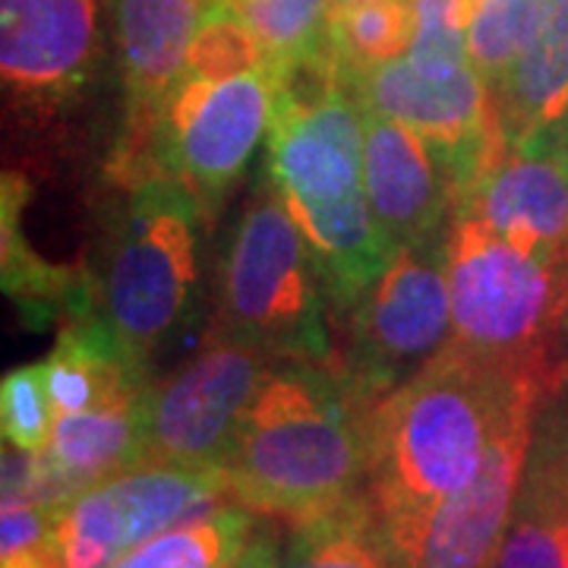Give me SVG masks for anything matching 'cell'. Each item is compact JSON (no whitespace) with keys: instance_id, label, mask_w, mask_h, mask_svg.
Wrapping results in <instances>:
<instances>
[{"instance_id":"6da1fadb","label":"cell","mask_w":568,"mask_h":568,"mask_svg":"<svg viewBox=\"0 0 568 568\" xmlns=\"http://www.w3.org/2000/svg\"><path fill=\"white\" fill-rule=\"evenodd\" d=\"M547 354L489 357L448 345L366 414L364 503L395 566L407 568L436 508L487 455L511 395Z\"/></svg>"},{"instance_id":"7a4b0ae2","label":"cell","mask_w":568,"mask_h":568,"mask_svg":"<svg viewBox=\"0 0 568 568\" xmlns=\"http://www.w3.org/2000/svg\"><path fill=\"white\" fill-rule=\"evenodd\" d=\"M366 414L332 366L275 364L234 436L224 493L294 525L345 506L366 484Z\"/></svg>"},{"instance_id":"3957f363","label":"cell","mask_w":568,"mask_h":568,"mask_svg":"<svg viewBox=\"0 0 568 568\" xmlns=\"http://www.w3.org/2000/svg\"><path fill=\"white\" fill-rule=\"evenodd\" d=\"M205 219V205L190 190L155 171L126 190L111 219L89 301L145 373L203 316Z\"/></svg>"},{"instance_id":"277c9868","label":"cell","mask_w":568,"mask_h":568,"mask_svg":"<svg viewBox=\"0 0 568 568\" xmlns=\"http://www.w3.org/2000/svg\"><path fill=\"white\" fill-rule=\"evenodd\" d=\"M328 323L332 306L313 250L265 174L219 250L212 335L256 347L278 364L335 369Z\"/></svg>"},{"instance_id":"5b68a950","label":"cell","mask_w":568,"mask_h":568,"mask_svg":"<svg viewBox=\"0 0 568 568\" xmlns=\"http://www.w3.org/2000/svg\"><path fill=\"white\" fill-rule=\"evenodd\" d=\"M452 345L489 357L547 354L568 310V250L503 234L467 203L448 227Z\"/></svg>"},{"instance_id":"8992f818","label":"cell","mask_w":568,"mask_h":568,"mask_svg":"<svg viewBox=\"0 0 568 568\" xmlns=\"http://www.w3.org/2000/svg\"><path fill=\"white\" fill-rule=\"evenodd\" d=\"M338 325L335 373L369 410L452 345L448 237L398 246Z\"/></svg>"},{"instance_id":"52a82bcc","label":"cell","mask_w":568,"mask_h":568,"mask_svg":"<svg viewBox=\"0 0 568 568\" xmlns=\"http://www.w3.org/2000/svg\"><path fill=\"white\" fill-rule=\"evenodd\" d=\"M275 99L272 70L222 82L183 77L142 121L155 174L181 183L212 212L272 133Z\"/></svg>"},{"instance_id":"ba28073f","label":"cell","mask_w":568,"mask_h":568,"mask_svg":"<svg viewBox=\"0 0 568 568\" xmlns=\"http://www.w3.org/2000/svg\"><path fill=\"white\" fill-rule=\"evenodd\" d=\"M275 364L256 347L212 335L142 395L145 465L222 470L246 407Z\"/></svg>"},{"instance_id":"9c48e42d","label":"cell","mask_w":568,"mask_h":568,"mask_svg":"<svg viewBox=\"0 0 568 568\" xmlns=\"http://www.w3.org/2000/svg\"><path fill=\"white\" fill-rule=\"evenodd\" d=\"M566 376L552 364L530 369L499 417L477 474L436 508L407 568H496L508 518L525 480L537 414Z\"/></svg>"},{"instance_id":"30bf717a","label":"cell","mask_w":568,"mask_h":568,"mask_svg":"<svg viewBox=\"0 0 568 568\" xmlns=\"http://www.w3.org/2000/svg\"><path fill=\"white\" fill-rule=\"evenodd\" d=\"M219 493H224L222 470L142 465L114 474L54 511L63 566L111 568Z\"/></svg>"},{"instance_id":"8fae6325","label":"cell","mask_w":568,"mask_h":568,"mask_svg":"<svg viewBox=\"0 0 568 568\" xmlns=\"http://www.w3.org/2000/svg\"><path fill=\"white\" fill-rule=\"evenodd\" d=\"M347 85L364 111L417 130L448 164L462 200L499 155H493L489 89L470 63L452 77H426L407 58H398Z\"/></svg>"},{"instance_id":"7c38bea8","label":"cell","mask_w":568,"mask_h":568,"mask_svg":"<svg viewBox=\"0 0 568 568\" xmlns=\"http://www.w3.org/2000/svg\"><path fill=\"white\" fill-rule=\"evenodd\" d=\"M366 114L364 186L376 222L395 246H420L448 237L462 190L448 164L407 123Z\"/></svg>"},{"instance_id":"4fadbf2b","label":"cell","mask_w":568,"mask_h":568,"mask_svg":"<svg viewBox=\"0 0 568 568\" xmlns=\"http://www.w3.org/2000/svg\"><path fill=\"white\" fill-rule=\"evenodd\" d=\"M95 44V0H0V70L17 104H61L85 80Z\"/></svg>"},{"instance_id":"5bb4252c","label":"cell","mask_w":568,"mask_h":568,"mask_svg":"<svg viewBox=\"0 0 568 568\" xmlns=\"http://www.w3.org/2000/svg\"><path fill=\"white\" fill-rule=\"evenodd\" d=\"M462 203L503 234L568 250V140L544 136L503 149Z\"/></svg>"},{"instance_id":"9a60e30c","label":"cell","mask_w":568,"mask_h":568,"mask_svg":"<svg viewBox=\"0 0 568 568\" xmlns=\"http://www.w3.org/2000/svg\"><path fill=\"white\" fill-rule=\"evenodd\" d=\"M496 568H568V383L537 414Z\"/></svg>"},{"instance_id":"2e32d148","label":"cell","mask_w":568,"mask_h":568,"mask_svg":"<svg viewBox=\"0 0 568 568\" xmlns=\"http://www.w3.org/2000/svg\"><path fill=\"white\" fill-rule=\"evenodd\" d=\"M142 465V395L130 405L58 414L51 443L39 452V484L32 503L58 511L89 487Z\"/></svg>"},{"instance_id":"e0dca14e","label":"cell","mask_w":568,"mask_h":568,"mask_svg":"<svg viewBox=\"0 0 568 568\" xmlns=\"http://www.w3.org/2000/svg\"><path fill=\"white\" fill-rule=\"evenodd\" d=\"M506 149L568 133V0H537L528 41L496 92Z\"/></svg>"},{"instance_id":"ac0fdd59","label":"cell","mask_w":568,"mask_h":568,"mask_svg":"<svg viewBox=\"0 0 568 568\" xmlns=\"http://www.w3.org/2000/svg\"><path fill=\"white\" fill-rule=\"evenodd\" d=\"M205 0H114V39L130 111L140 123L183 80Z\"/></svg>"},{"instance_id":"d6986e66","label":"cell","mask_w":568,"mask_h":568,"mask_svg":"<svg viewBox=\"0 0 568 568\" xmlns=\"http://www.w3.org/2000/svg\"><path fill=\"white\" fill-rule=\"evenodd\" d=\"M282 568H398L364 496L297 525Z\"/></svg>"},{"instance_id":"ffe728a7","label":"cell","mask_w":568,"mask_h":568,"mask_svg":"<svg viewBox=\"0 0 568 568\" xmlns=\"http://www.w3.org/2000/svg\"><path fill=\"white\" fill-rule=\"evenodd\" d=\"M414 0L332 7V51L345 80H357L383 63L405 58L414 41Z\"/></svg>"},{"instance_id":"44dd1931","label":"cell","mask_w":568,"mask_h":568,"mask_svg":"<svg viewBox=\"0 0 568 568\" xmlns=\"http://www.w3.org/2000/svg\"><path fill=\"white\" fill-rule=\"evenodd\" d=\"M253 537L250 508L224 506L193 525H174L111 568H227Z\"/></svg>"},{"instance_id":"7402d4cb","label":"cell","mask_w":568,"mask_h":568,"mask_svg":"<svg viewBox=\"0 0 568 568\" xmlns=\"http://www.w3.org/2000/svg\"><path fill=\"white\" fill-rule=\"evenodd\" d=\"M265 51L268 70L282 77L297 63L332 51V0H231Z\"/></svg>"},{"instance_id":"603a6c76","label":"cell","mask_w":568,"mask_h":568,"mask_svg":"<svg viewBox=\"0 0 568 568\" xmlns=\"http://www.w3.org/2000/svg\"><path fill=\"white\" fill-rule=\"evenodd\" d=\"M253 70H268L263 44L253 36V29L231 0H205L203 22L190 48L183 77L222 82Z\"/></svg>"},{"instance_id":"cb8c5ba5","label":"cell","mask_w":568,"mask_h":568,"mask_svg":"<svg viewBox=\"0 0 568 568\" xmlns=\"http://www.w3.org/2000/svg\"><path fill=\"white\" fill-rule=\"evenodd\" d=\"M537 13V0H477L467 22V54L470 67L499 92L518 61Z\"/></svg>"},{"instance_id":"d4e9b609","label":"cell","mask_w":568,"mask_h":568,"mask_svg":"<svg viewBox=\"0 0 568 568\" xmlns=\"http://www.w3.org/2000/svg\"><path fill=\"white\" fill-rule=\"evenodd\" d=\"M54 405L44 388L41 364L20 366L3 376L0 386V426L10 446L44 452L54 429Z\"/></svg>"},{"instance_id":"484cf974","label":"cell","mask_w":568,"mask_h":568,"mask_svg":"<svg viewBox=\"0 0 568 568\" xmlns=\"http://www.w3.org/2000/svg\"><path fill=\"white\" fill-rule=\"evenodd\" d=\"M0 568H67L54 508L36 506V503L3 506Z\"/></svg>"},{"instance_id":"4316f807","label":"cell","mask_w":568,"mask_h":568,"mask_svg":"<svg viewBox=\"0 0 568 568\" xmlns=\"http://www.w3.org/2000/svg\"><path fill=\"white\" fill-rule=\"evenodd\" d=\"M227 568H282V549H278V537L272 528L253 530V537L246 540L241 556Z\"/></svg>"},{"instance_id":"83f0119b","label":"cell","mask_w":568,"mask_h":568,"mask_svg":"<svg viewBox=\"0 0 568 568\" xmlns=\"http://www.w3.org/2000/svg\"><path fill=\"white\" fill-rule=\"evenodd\" d=\"M347 3H373V0H332V7H347Z\"/></svg>"},{"instance_id":"f1b7e54d","label":"cell","mask_w":568,"mask_h":568,"mask_svg":"<svg viewBox=\"0 0 568 568\" xmlns=\"http://www.w3.org/2000/svg\"><path fill=\"white\" fill-rule=\"evenodd\" d=\"M559 335H562V342L568 345V310H566V316H562V328H559Z\"/></svg>"},{"instance_id":"f546056e","label":"cell","mask_w":568,"mask_h":568,"mask_svg":"<svg viewBox=\"0 0 568 568\" xmlns=\"http://www.w3.org/2000/svg\"><path fill=\"white\" fill-rule=\"evenodd\" d=\"M566 140H568V133H566Z\"/></svg>"}]
</instances>
